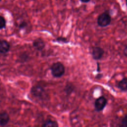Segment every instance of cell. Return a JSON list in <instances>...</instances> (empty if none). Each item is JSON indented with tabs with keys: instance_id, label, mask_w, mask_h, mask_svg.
Listing matches in <instances>:
<instances>
[{
	"instance_id": "cell-1",
	"label": "cell",
	"mask_w": 127,
	"mask_h": 127,
	"mask_svg": "<svg viewBox=\"0 0 127 127\" xmlns=\"http://www.w3.org/2000/svg\"><path fill=\"white\" fill-rule=\"evenodd\" d=\"M111 22V16L108 11H105L100 14L97 18V24L101 27H106Z\"/></svg>"
},
{
	"instance_id": "cell-2",
	"label": "cell",
	"mask_w": 127,
	"mask_h": 127,
	"mask_svg": "<svg viewBox=\"0 0 127 127\" xmlns=\"http://www.w3.org/2000/svg\"><path fill=\"white\" fill-rule=\"evenodd\" d=\"M52 75L55 77H60L64 73V65L60 62H57L53 64L51 68Z\"/></svg>"
},
{
	"instance_id": "cell-3",
	"label": "cell",
	"mask_w": 127,
	"mask_h": 127,
	"mask_svg": "<svg viewBox=\"0 0 127 127\" xmlns=\"http://www.w3.org/2000/svg\"><path fill=\"white\" fill-rule=\"evenodd\" d=\"M107 103V99L104 96H100L95 102V109L97 111H101L105 107Z\"/></svg>"
},
{
	"instance_id": "cell-4",
	"label": "cell",
	"mask_w": 127,
	"mask_h": 127,
	"mask_svg": "<svg viewBox=\"0 0 127 127\" xmlns=\"http://www.w3.org/2000/svg\"><path fill=\"white\" fill-rule=\"evenodd\" d=\"M104 53V50L99 47H96L93 49L92 55V57L94 60H98L100 59Z\"/></svg>"
},
{
	"instance_id": "cell-5",
	"label": "cell",
	"mask_w": 127,
	"mask_h": 127,
	"mask_svg": "<svg viewBox=\"0 0 127 127\" xmlns=\"http://www.w3.org/2000/svg\"><path fill=\"white\" fill-rule=\"evenodd\" d=\"M33 45L35 49L38 51H41L44 48L45 43L41 38H37L33 42Z\"/></svg>"
},
{
	"instance_id": "cell-6",
	"label": "cell",
	"mask_w": 127,
	"mask_h": 127,
	"mask_svg": "<svg viewBox=\"0 0 127 127\" xmlns=\"http://www.w3.org/2000/svg\"><path fill=\"white\" fill-rule=\"evenodd\" d=\"M10 49L9 43L5 40H0V53L5 54L8 52Z\"/></svg>"
},
{
	"instance_id": "cell-7",
	"label": "cell",
	"mask_w": 127,
	"mask_h": 127,
	"mask_svg": "<svg viewBox=\"0 0 127 127\" xmlns=\"http://www.w3.org/2000/svg\"><path fill=\"white\" fill-rule=\"evenodd\" d=\"M9 120L8 114L5 112H3L0 113V126H4L6 125Z\"/></svg>"
},
{
	"instance_id": "cell-8",
	"label": "cell",
	"mask_w": 127,
	"mask_h": 127,
	"mask_svg": "<svg viewBox=\"0 0 127 127\" xmlns=\"http://www.w3.org/2000/svg\"><path fill=\"white\" fill-rule=\"evenodd\" d=\"M44 91V89L40 86H35L31 89V94L37 97H39L42 95Z\"/></svg>"
},
{
	"instance_id": "cell-9",
	"label": "cell",
	"mask_w": 127,
	"mask_h": 127,
	"mask_svg": "<svg viewBox=\"0 0 127 127\" xmlns=\"http://www.w3.org/2000/svg\"><path fill=\"white\" fill-rule=\"evenodd\" d=\"M118 87L123 91L127 90V78L124 77L119 81L118 84Z\"/></svg>"
},
{
	"instance_id": "cell-10",
	"label": "cell",
	"mask_w": 127,
	"mask_h": 127,
	"mask_svg": "<svg viewBox=\"0 0 127 127\" xmlns=\"http://www.w3.org/2000/svg\"><path fill=\"white\" fill-rule=\"evenodd\" d=\"M42 127H58V124L55 121L47 120L42 124Z\"/></svg>"
},
{
	"instance_id": "cell-11",
	"label": "cell",
	"mask_w": 127,
	"mask_h": 127,
	"mask_svg": "<svg viewBox=\"0 0 127 127\" xmlns=\"http://www.w3.org/2000/svg\"><path fill=\"white\" fill-rule=\"evenodd\" d=\"M119 127H127V115L124 116L120 121Z\"/></svg>"
},
{
	"instance_id": "cell-12",
	"label": "cell",
	"mask_w": 127,
	"mask_h": 127,
	"mask_svg": "<svg viewBox=\"0 0 127 127\" xmlns=\"http://www.w3.org/2000/svg\"><path fill=\"white\" fill-rule=\"evenodd\" d=\"M6 20L3 16L0 15V30L2 29L5 27Z\"/></svg>"
},
{
	"instance_id": "cell-13",
	"label": "cell",
	"mask_w": 127,
	"mask_h": 127,
	"mask_svg": "<svg viewBox=\"0 0 127 127\" xmlns=\"http://www.w3.org/2000/svg\"><path fill=\"white\" fill-rule=\"evenodd\" d=\"M57 41L59 42H62V43H67L68 42V41H67L66 38L63 37H59L57 38Z\"/></svg>"
},
{
	"instance_id": "cell-14",
	"label": "cell",
	"mask_w": 127,
	"mask_h": 127,
	"mask_svg": "<svg viewBox=\"0 0 127 127\" xmlns=\"http://www.w3.org/2000/svg\"><path fill=\"white\" fill-rule=\"evenodd\" d=\"M27 25V23L25 22H22V23H20V28H24Z\"/></svg>"
},
{
	"instance_id": "cell-15",
	"label": "cell",
	"mask_w": 127,
	"mask_h": 127,
	"mask_svg": "<svg viewBox=\"0 0 127 127\" xmlns=\"http://www.w3.org/2000/svg\"><path fill=\"white\" fill-rule=\"evenodd\" d=\"M124 55L127 57V46L125 48L124 50Z\"/></svg>"
},
{
	"instance_id": "cell-16",
	"label": "cell",
	"mask_w": 127,
	"mask_h": 127,
	"mask_svg": "<svg viewBox=\"0 0 127 127\" xmlns=\"http://www.w3.org/2000/svg\"><path fill=\"white\" fill-rule=\"evenodd\" d=\"M82 2H88L90 1V0H80Z\"/></svg>"
},
{
	"instance_id": "cell-17",
	"label": "cell",
	"mask_w": 127,
	"mask_h": 127,
	"mask_svg": "<svg viewBox=\"0 0 127 127\" xmlns=\"http://www.w3.org/2000/svg\"><path fill=\"white\" fill-rule=\"evenodd\" d=\"M126 6L127 7V0H126Z\"/></svg>"
},
{
	"instance_id": "cell-18",
	"label": "cell",
	"mask_w": 127,
	"mask_h": 127,
	"mask_svg": "<svg viewBox=\"0 0 127 127\" xmlns=\"http://www.w3.org/2000/svg\"></svg>"
}]
</instances>
